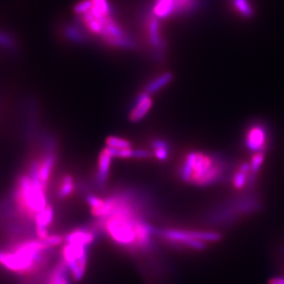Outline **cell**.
<instances>
[{"label":"cell","instance_id":"ffe728a7","mask_svg":"<svg viewBox=\"0 0 284 284\" xmlns=\"http://www.w3.org/2000/svg\"><path fill=\"white\" fill-rule=\"evenodd\" d=\"M233 7L241 16L251 18L254 16V9L249 0H232Z\"/></svg>","mask_w":284,"mask_h":284},{"label":"cell","instance_id":"44dd1931","mask_svg":"<svg viewBox=\"0 0 284 284\" xmlns=\"http://www.w3.org/2000/svg\"><path fill=\"white\" fill-rule=\"evenodd\" d=\"M106 145L107 147L114 149H127L131 147V143L128 140L118 137H108Z\"/></svg>","mask_w":284,"mask_h":284},{"label":"cell","instance_id":"277c9868","mask_svg":"<svg viewBox=\"0 0 284 284\" xmlns=\"http://www.w3.org/2000/svg\"><path fill=\"white\" fill-rule=\"evenodd\" d=\"M158 236L171 245L195 251L203 250L206 248L208 243L218 242L222 239V235L217 232L177 229L158 230Z\"/></svg>","mask_w":284,"mask_h":284},{"label":"cell","instance_id":"7a4b0ae2","mask_svg":"<svg viewBox=\"0 0 284 284\" xmlns=\"http://www.w3.org/2000/svg\"><path fill=\"white\" fill-rule=\"evenodd\" d=\"M226 169L227 163L224 158L192 151L185 157L179 169V175L187 183L207 186L223 179Z\"/></svg>","mask_w":284,"mask_h":284},{"label":"cell","instance_id":"9c48e42d","mask_svg":"<svg viewBox=\"0 0 284 284\" xmlns=\"http://www.w3.org/2000/svg\"><path fill=\"white\" fill-rule=\"evenodd\" d=\"M96 228H78L76 230L70 231L69 234L64 237L65 242L71 245H82L90 247L96 239Z\"/></svg>","mask_w":284,"mask_h":284},{"label":"cell","instance_id":"8fae6325","mask_svg":"<svg viewBox=\"0 0 284 284\" xmlns=\"http://www.w3.org/2000/svg\"><path fill=\"white\" fill-rule=\"evenodd\" d=\"M151 105H152V101H151L149 94H148L147 92H145V91L141 92L137 96L135 105L130 111L129 119L132 122H137V121L141 120L147 115Z\"/></svg>","mask_w":284,"mask_h":284},{"label":"cell","instance_id":"6da1fadb","mask_svg":"<svg viewBox=\"0 0 284 284\" xmlns=\"http://www.w3.org/2000/svg\"><path fill=\"white\" fill-rule=\"evenodd\" d=\"M49 249V245L38 238L20 241L10 249H0V267L14 274H34L45 263Z\"/></svg>","mask_w":284,"mask_h":284},{"label":"cell","instance_id":"4fadbf2b","mask_svg":"<svg viewBox=\"0 0 284 284\" xmlns=\"http://www.w3.org/2000/svg\"><path fill=\"white\" fill-rule=\"evenodd\" d=\"M56 159L57 157L55 153L48 152L45 156L43 158V160L39 163L38 166V178L42 185L45 188L47 187L48 182H49L50 177L52 175L53 169L56 164Z\"/></svg>","mask_w":284,"mask_h":284},{"label":"cell","instance_id":"3957f363","mask_svg":"<svg viewBox=\"0 0 284 284\" xmlns=\"http://www.w3.org/2000/svg\"><path fill=\"white\" fill-rule=\"evenodd\" d=\"M18 203L23 212L34 219L37 213L47 207L45 187L39 179L28 175L20 177L18 182Z\"/></svg>","mask_w":284,"mask_h":284},{"label":"cell","instance_id":"5b68a950","mask_svg":"<svg viewBox=\"0 0 284 284\" xmlns=\"http://www.w3.org/2000/svg\"><path fill=\"white\" fill-rule=\"evenodd\" d=\"M260 209L261 202L257 196H243L216 209L211 215L209 216V222L215 225H229L237 221L239 217L255 213Z\"/></svg>","mask_w":284,"mask_h":284},{"label":"cell","instance_id":"7c38bea8","mask_svg":"<svg viewBox=\"0 0 284 284\" xmlns=\"http://www.w3.org/2000/svg\"><path fill=\"white\" fill-rule=\"evenodd\" d=\"M70 278L68 267L61 260L51 269L44 284H70Z\"/></svg>","mask_w":284,"mask_h":284},{"label":"cell","instance_id":"603a6c76","mask_svg":"<svg viewBox=\"0 0 284 284\" xmlns=\"http://www.w3.org/2000/svg\"><path fill=\"white\" fill-rule=\"evenodd\" d=\"M269 284H284V277H275L269 280Z\"/></svg>","mask_w":284,"mask_h":284},{"label":"cell","instance_id":"7402d4cb","mask_svg":"<svg viewBox=\"0 0 284 284\" xmlns=\"http://www.w3.org/2000/svg\"><path fill=\"white\" fill-rule=\"evenodd\" d=\"M92 7V0H83L78 3L75 7V12L78 15H83L87 13Z\"/></svg>","mask_w":284,"mask_h":284},{"label":"cell","instance_id":"9a60e30c","mask_svg":"<svg viewBox=\"0 0 284 284\" xmlns=\"http://www.w3.org/2000/svg\"><path fill=\"white\" fill-rule=\"evenodd\" d=\"M250 164L243 163L236 170L233 177V185L236 189H242L249 184Z\"/></svg>","mask_w":284,"mask_h":284},{"label":"cell","instance_id":"30bf717a","mask_svg":"<svg viewBox=\"0 0 284 284\" xmlns=\"http://www.w3.org/2000/svg\"><path fill=\"white\" fill-rule=\"evenodd\" d=\"M148 40L149 45L156 50L157 53L164 52L165 48V43L162 38L160 30V20L155 16L149 18L148 23Z\"/></svg>","mask_w":284,"mask_h":284},{"label":"cell","instance_id":"8992f818","mask_svg":"<svg viewBox=\"0 0 284 284\" xmlns=\"http://www.w3.org/2000/svg\"><path fill=\"white\" fill-rule=\"evenodd\" d=\"M89 247L66 243L61 250V260L69 269L71 278L77 282L85 274L88 264Z\"/></svg>","mask_w":284,"mask_h":284},{"label":"cell","instance_id":"52a82bcc","mask_svg":"<svg viewBox=\"0 0 284 284\" xmlns=\"http://www.w3.org/2000/svg\"><path fill=\"white\" fill-rule=\"evenodd\" d=\"M198 0H156L152 12L159 20L188 14L195 10Z\"/></svg>","mask_w":284,"mask_h":284},{"label":"cell","instance_id":"e0dca14e","mask_svg":"<svg viewBox=\"0 0 284 284\" xmlns=\"http://www.w3.org/2000/svg\"><path fill=\"white\" fill-rule=\"evenodd\" d=\"M174 78V75L171 72H165L162 75H160L159 77L154 78L153 80H151L147 86L145 87L144 91L147 92L148 94L150 93H154L158 90H160L161 89L165 87L167 84H169Z\"/></svg>","mask_w":284,"mask_h":284},{"label":"cell","instance_id":"d6986e66","mask_svg":"<svg viewBox=\"0 0 284 284\" xmlns=\"http://www.w3.org/2000/svg\"><path fill=\"white\" fill-rule=\"evenodd\" d=\"M74 189H75V183H74L73 177L69 175H66L63 177L61 183L59 185L58 196L59 198H66L74 192Z\"/></svg>","mask_w":284,"mask_h":284},{"label":"cell","instance_id":"5bb4252c","mask_svg":"<svg viewBox=\"0 0 284 284\" xmlns=\"http://www.w3.org/2000/svg\"><path fill=\"white\" fill-rule=\"evenodd\" d=\"M112 158L113 157L108 152L106 149H105L99 155L98 169H97L96 181H97L99 187H101V188L105 187L106 185Z\"/></svg>","mask_w":284,"mask_h":284},{"label":"cell","instance_id":"ac0fdd59","mask_svg":"<svg viewBox=\"0 0 284 284\" xmlns=\"http://www.w3.org/2000/svg\"><path fill=\"white\" fill-rule=\"evenodd\" d=\"M151 148L153 149V154L155 155L158 160L160 161H165L169 157V150L170 147L169 144L165 140L156 138L151 141L150 143Z\"/></svg>","mask_w":284,"mask_h":284},{"label":"cell","instance_id":"2e32d148","mask_svg":"<svg viewBox=\"0 0 284 284\" xmlns=\"http://www.w3.org/2000/svg\"><path fill=\"white\" fill-rule=\"evenodd\" d=\"M54 209L53 207L47 205V207L37 213L34 217L33 221L35 224V229H47L51 225L54 220Z\"/></svg>","mask_w":284,"mask_h":284},{"label":"cell","instance_id":"ba28073f","mask_svg":"<svg viewBox=\"0 0 284 284\" xmlns=\"http://www.w3.org/2000/svg\"><path fill=\"white\" fill-rule=\"evenodd\" d=\"M269 129L262 123H255L247 128L245 133V147L255 153L264 152L269 147Z\"/></svg>","mask_w":284,"mask_h":284}]
</instances>
